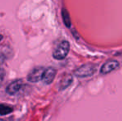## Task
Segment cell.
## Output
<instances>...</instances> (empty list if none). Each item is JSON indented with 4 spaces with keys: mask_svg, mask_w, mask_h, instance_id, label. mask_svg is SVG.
Instances as JSON below:
<instances>
[{
    "mask_svg": "<svg viewBox=\"0 0 122 121\" xmlns=\"http://www.w3.org/2000/svg\"><path fill=\"white\" fill-rule=\"evenodd\" d=\"M70 51V44L67 41H62L56 47L52 54V57L56 60H62L68 55Z\"/></svg>",
    "mask_w": 122,
    "mask_h": 121,
    "instance_id": "obj_1",
    "label": "cell"
},
{
    "mask_svg": "<svg viewBox=\"0 0 122 121\" xmlns=\"http://www.w3.org/2000/svg\"><path fill=\"white\" fill-rule=\"evenodd\" d=\"M97 68L93 64H85L82 65L79 68H77L75 71V76L79 78H85L92 76V75L95 74Z\"/></svg>",
    "mask_w": 122,
    "mask_h": 121,
    "instance_id": "obj_2",
    "label": "cell"
},
{
    "mask_svg": "<svg viewBox=\"0 0 122 121\" xmlns=\"http://www.w3.org/2000/svg\"><path fill=\"white\" fill-rule=\"evenodd\" d=\"M45 70L46 69L43 66L35 67L28 74V76H27V81L29 82H32V83H36L40 81H42V77H43V74L45 72Z\"/></svg>",
    "mask_w": 122,
    "mask_h": 121,
    "instance_id": "obj_3",
    "label": "cell"
},
{
    "mask_svg": "<svg viewBox=\"0 0 122 121\" xmlns=\"http://www.w3.org/2000/svg\"><path fill=\"white\" fill-rule=\"evenodd\" d=\"M120 66V64L116 60H110L106 61L102 66H101V73L103 75L108 74V73H111V71H116V69H118Z\"/></svg>",
    "mask_w": 122,
    "mask_h": 121,
    "instance_id": "obj_4",
    "label": "cell"
},
{
    "mask_svg": "<svg viewBox=\"0 0 122 121\" xmlns=\"http://www.w3.org/2000/svg\"><path fill=\"white\" fill-rule=\"evenodd\" d=\"M23 86V82L22 80H16V81H13L12 83H10L6 88V92L7 94L10 95H16L20 90L22 89Z\"/></svg>",
    "mask_w": 122,
    "mask_h": 121,
    "instance_id": "obj_5",
    "label": "cell"
},
{
    "mask_svg": "<svg viewBox=\"0 0 122 121\" xmlns=\"http://www.w3.org/2000/svg\"><path fill=\"white\" fill-rule=\"evenodd\" d=\"M56 71L54 68L52 67H48L45 70V72L43 74V77H42V81L44 84L46 85H50L55 79L56 76Z\"/></svg>",
    "mask_w": 122,
    "mask_h": 121,
    "instance_id": "obj_6",
    "label": "cell"
},
{
    "mask_svg": "<svg viewBox=\"0 0 122 121\" xmlns=\"http://www.w3.org/2000/svg\"><path fill=\"white\" fill-rule=\"evenodd\" d=\"M72 81L73 78L71 76V75L66 74L61 78L59 82V90L60 91H62V90H65L66 88H67L72 83Z\"/></svg>",
    "mask_w": 122,
    "mask_h": 121,
    "instance_id": "obj_7",
    "label": "cell"
},
{
    "mask_svg": "<svg viewBox=\"0 0 122 121\" xmlns=\"http://www.w3.org/2000/svg\"><path fill=\"white\" fill-rule=\"evenodd\" d=\"M61 17H62V19H63V23H64L65 26L66 28H70L71 26V18H70V15L69 13L67 12V10L63 8L61 10Z\"/></svg>",
    "mask_w": 122,
    "mask_h": 121,
    "instance_id": "obj_8",
    "label": "cell"
},
{
    "mask_svg": "<svg viewBox=\"0 0 122 121\" xmlns=\"http://www.w3.org/2000/svg\"><path fill=\"white\" fill-rule=\"evenodd\" d=\"M13 108L4 104H0V115H6L13 112Z\"/></svg>",
    "mask_w": 122,
    "mask_h": 121,
    "instance_id": "obj_9",
    "label": "cell"
},
{
    "mask_svg": "<svg viewBox=\"0 0 122 121\" xmlns=\"http://www.w3.org/2000/svg\"><path fill=\"white\" fill-rule=\"evenodd\" d=\"M4 77H5V71L4 69L3 68H0V86H2L3 82V80H4Z\"/></svg>",
    "mask_w": 122,
    "mask_h": 121,
    "instance_id": "obj_10",
    "label": "cell"
},
{
    "mask_svg": "<svg viewBox=\"0 0 122 121\" xmlns=\"http://www.w3.org/2000/svg\"><path fill=\"white\" fill-rule=\"evenodd\" d=\"M2 39H3V35H1V34H0V42L2 41Z\"/></svg>",
    "mask_w": 122,
    "mask_h": 121,
    "instance_id": "obj_11",
    "label": "cell"
},
{
    "mask_svg": "<svg viewBox=\"0 0 122 121\" xmlns=\"http://www.w3.org/2000/svg\"><path fill=\"white\" fill-rule=\"evenodd\" d=\"M0 121H5L4 120H2V119H0Z\"/></svg>",
    "mask_w": 122,
    "mask_h": 121,
    "instance_id": "obj_12",
    "label": "cell"
}]
</instances>
